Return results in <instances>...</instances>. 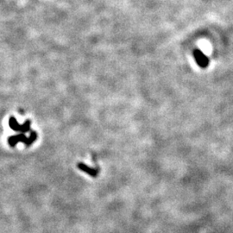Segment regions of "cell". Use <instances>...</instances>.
Wrapping results in <instances>:
<instances>
[{
	"instance_id": "obj_5",
	"label": "cell",
	"mask_w": 233,
	"mask_h": 233,
	"mask_svg": "<svg viewBox=\"0 0 233 233\" xmlns=\"http://www.w3.org/2000/svg\"><path fill=\"white\" fill-rule=\"evenodd\" d=\"M30 125H31V121L30 120H26L25 122L20 126L19 132L20 133H26L30 131Z\"/></svg>"
},
{
	"instance_id": "obj_1",
	"label": "cell",
	"mask_w": 233,
	"mask_h": 233,
	"mask_svg": "<svg viewBox=\"0 0 233 233\" xmlns=\"http://www.w3.org/2000/svg\"><path fill=\"white\" fill-rule=\"evenodd\" d=\"M193 56L195 60V62L197 63L199 67H200L201 68H205L209 66L210 64V59L208 58V56H206L204 54V52L201 51L200 49H195L193 52Z\"/></svg>"
},
{
	"instance_id": "obj_6",
	"label": "cell",
	"mask_w": 233,
	"mask_h": 233,
	"mask_svg": "<svg viewBox=\"0 0 233 233\" xmlns=\"http://www.w3.org/2000/svg\"><path fill=\"white\" fill-rule=\"evenodd\" d=\"M36 138H37V133L36 132H35V131H32L31 133H30V135H29V137H27V139H26V141H25V145L27 147L29 146H30L32 144V142H35L36 140Z\"/></svg>"
},
{
	"instance_id": "obj_3",
	"label": "cell",
	"mask_w": 233,
	"mask_h": 233,
	"mask_svg": "<svg viewBox=\"0 0 233 233\" xmlns=\"http://www.w3.org/2000/svg\"><path fill=\"white\" fill-rule=\"evenodd\" d=\"M79 168L81 170H83L84 172H86L88 174H90L92 176H96L97 174H98V171L96 169H93V168H89V167H87V165H85L83 163H79V165H78Z\"/></svg>"
},
{
	"instance_id": "obj_2",
	"label": "cell",
	"mask_w": 233,
	"mask_h": 233,
	"mask_svg": "<svg viewBox=\"0 0 233 233\" xmlns=\"http://www.w3.org/2000/svg\"><path fill=\"white\" fill-rule=\"evenodd\" d=\"M26 139H27V137H26V136H25L24 133H20V134L18 135L11 136V137H9L8 142L9 144H10V146L15 147L16 144H17V142H25Z\"/></svg>"
},
{
	"instance_id": "obj_4",
	"label": "cell",
	"mask_w": 233,
	"mask_h": 233,
	"mask_svg": "<svg viewBox=\"0 0 233 233\" xmlns=\"http://www.w3.org/2000/svg\"><path fill=\"white\" fill-rule=\"evenodd\" d=\"M9 125L11 127V129L13 130L14 131H19L20 130V125L18 122H17V120H16L14 117H11L10 120H9Z\"/></svg>"
}]
</instances>
